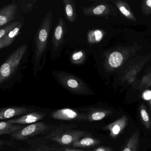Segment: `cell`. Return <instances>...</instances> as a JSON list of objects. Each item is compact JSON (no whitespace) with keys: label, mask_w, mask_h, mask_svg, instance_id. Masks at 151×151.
Here are the masks:
<instances>
[{"label":"cell","mask_w":151,"mask_h":151,"mask_svg":"<svg viewBox=\"0 0 151 151\" xmlns=\"http://www.w3.org/2000/svg\"><path fill=\"white\" fill-rule=\"evenodd\" d=\"M36 2L37 1L36 0L19 1L17 5L20 7L23 12L27 14L32 11Z\"/></svg>","instance_id":"cell-19"},{"label":"cell","mask_w":151,"mask_h":151,"mask_svg":"<svg viewBox=\"0 0 151 151\" xmlns=\"http://www.w3.org/2000/svg\"><path fill=\"white\" fill-rule=\"evenodd\" d=\"M139 142V132L137 130L129 139L122 151H138Z\"/></svg>","instance_id":"cell-16"},{"label":"cell","mask_w":151,"mask_h":151,"mask_svg":"<svg viewBox=\"0 0 151 151\" xmlns=\"http://www.w3.org/2000/svg\"><path fill=\"white\" fill-rule=\"evenodd\" d=\"M29 151H54L53 150L48 147H37L33 150H29Z\"/></svg>","instance_id":"cell-27"},{"label":"cell","mask_w":151,"mask_h":151,"mask_svg":"<svg viewBox=\"0 0 151 151\" xmlns=\"http://www.w3.org/2000/svg\"><path fill=\"white\" fill-rule=\"evenodd\" d=\"M54 151H85L82 149H75V148H69V147H63L56 150Z\"/></svg>","instance_id":"cell-26"},{"label":"cell","mask_w":151,"mask_h":151,"mask_svg":"<svg viewBox=\"0 0 151 151\" xmlns=\"http://www.w3.org/2000/svg\"><path fill=\"white\" fill-rule=\"evenodd\" d=\"M150 112H151V100L150 102Z\"/></svg>","instance_id":"cell-32"},{"label":"cell","mask_w":151,"mask_h":151,"mask_svg":"<svg viewBox=\"0 0 151 151\" xmlns=\"http://www.w3.org/2000/svg\"><path fill=\"white\" fill-rule=\"evenodd\" d=\"M45 116L46 113L36 111L24 115L19 117L8 120L7 122L12 124L22 125L32 124L39 122V121L43 119Z\"/></svg>","instance_id":"cell-7"},{"label":"cell","mask_w":151,"mask_h":151,"mask_svg":"<svg viewBox=\"0 0 151 151\" xmlns=\"http://www.w3.org/2000/svg\"><path fill=\"white\" fill-rule=\"evenodd\" d=\"M128 124V118L123 115L114 122L104 126L103 129L109 132V136L113 138L117 137L125 129Z\"/></svg>","instance_id":"cell-8"},{"label":"cell","mask_w":151,"mask_h":151,"mask_svg":"<svg viewBox=\"0 0 151 151\" xmlns=\"http://www.w3.org/2000/svg\"><path fill=\"white\" fill-rule=\"evenodd\" d=\"M93 151H113V149L108 147L101 146L96 147Z\"/></svg>","instance_id":"cell-25"},{"label":"cell","mask_w":151,"mask_h":151,"mask_svg":"<svg viewBox=\"0 0 151 151\" xmlns=\"http://www.w3.org/2000/svg\"><path fill=\"white\" fill-rule=\"evenodd\" d=\"M85 58V53L83 51H78L74 53L71 57V60L73 63L78 64L82 63Z\"/></svg>","instance_id":"cell-23"},{"label":"cell","mask_w":151,"mask_h":151,"mask_svg":"<svg viewBox=\"0 0 151 151\" xmlns=\"http://www.w3.org/2000/svg\"><path fill=\"white\" fill-rule=\"evenodd\" d=\"M33 109L24 107H10L2 108L0 109V120L13 119L16 116L29 114Z\"/></svg>","instance_id":"cell-9"},{"label":"cell","mask_w":151,"mask_h":151,"mask_svg":"<svg viewBox=\"0 0 151 151\" xmlns=\"http://www.w3.org/2000/svg\"><path fill=\"white\" fill-rule=\"evenodd\" d=\"M102 38V33L99 30H96L94 31L89 32L88 34V41L90 43H93L94 41L99 42Z\"/></svg>","instance_id":"cell-22"},{"label":"cell","mask_w":151,"mask_h":151,"mask_svg":"<svg viewBox=\"0 0 151 151\" xmlns=\"http://www.w3.org/2000/svg\"><path fill=\"white\" fill-rule=\"evenodd\" d=\"M140 119L145 127L148 129H151V118L149 116L148 110L145 105L140 106L139 109Z\"/></svg>","instance_id":"cell-18"},{"label":"cell","mask_w":151,"mask_h":151,"mask_svg":"<svg viewBox=\"0 0 151 151\" xmlns=\"http://www.w3.org/2000/svg\"><path fill=\"white\" fill-rule=\"evenodd\" d=\"M24 127L25 126L24 125L12 124L7 121L1 122H0V135H12Z\"/></svg>","instance_id":"cell-14"},{"label":"cell","mask_w":151,"mask_h":151,"mask_svg":"<svg viewBox=\"0 0 151 151\" xmlns=\"http://www.w3.org/2000/svg\"><path fill=\"white\" fill-rule=\"evenodd\" d=\"M76 126L74 124L61 125L51 132L47 138L61 145L69 146L80 139L90 135L85 131L73 129Z\"/></svg>","instance_id":"cell-2"},{"label":"cell","mask_w":151,"mask_h":151,"mask_svg":"<svg viewBox=\"0 0 151 151\" xmlns=\"http://www.w3.org/2000/svg\"><path fill=\"white\" fill-rule=\"evenodd\" d=\"M66 25L63 19L60 17L53 35L52 44L54 50L55 51H57L62 45L64 34L66 32Z\"/></svg>","instance_id":"cell-10"},{"label":"cell","mask_w":151,"mask_h":151,"mask_svg":"<svg viewBox=\"0 0 151 151\" xmlns=\"http://www.w3.org/2000/svg\"><path fill=\"white\" fill-rule=\"evenodd\" d=\"M143 98L146 100H149L151 99V91H146L143 93Z\"/></svg>","instance_id":"cell-29"},{"label":"cell","mask_w":151,"mask_h":151,"mask_svg":"<svg viewBox=\"0 0 151 151\" xmlns=\"http://www.w3.org/2000/svg\"><path fill=\"white\" fill-rule=\"evenodd\" d=\"M120 10L121 11V12L124 15L126 16H129L130 14V12H129L128 10H127L124 7L122 6L120 8Z\"/></svg>","instance_id":"cell-30"},{"label":"cell","mask_w":151,"mask_h":151,"mask_svg":"<svg viewBox=\"0 0 151 151\" xmlns=\"http://www.w3.org/2000/svg\"><path fill=\"white\" fill-rule=\"evenodd\" d=\"M147 5L148 6L151 7V0H147Z\"/></svg>","instance_id":"cell-31"},{"label":"cell","mask_w":151,"mask_h":151,"mask_svg":"<svg viewBox=\"0 0 151 151\" xmlns=\"http://www.w3.org/2000/svg\"><path fill=\"white\" fill-rule=\"evenodd\" d=\"M63 2L67 19L71 22H76L77 17L75 1L72 0H63Z\"/></svg>","instance_id":"cell-17"},{"label":"cell","mask_w":151,"mask_h":151,"mask_svg":"<svg viewBox=\"0 0 151 151\" xmlns=\"http://www.w3.org/2000/svg\"><path fill=\"white\" fill-rule=\"evenodd\" d=\"M106 9V7L104 5H100L93 9L92 12L94 14L101 15L102 14Z\"/></svg>","instance_id":"cell-24"},{"label":"cell","mask_w":151,"mask_h":151,"mask_svg":"<svg viewBox=\"0 0 151 151\" xmlns=\"http://www.w3.org/2000/svg\"><path fill=\"white\" fill-rule=\"evenodd\" d=\"M52 116L55 120L68 121H86L84 112H79L76 109L66 108L58 109L52 114Z\"/></svg>","instance_id":"cell-6"},{"label":"cell","mask_w":151,"mask_h":151,"mask_svg":"<svg viewBox=\"0 0 151 151\" xmlns=\"http://www.w3.org/2000/svg\"><path fill=\"white\" fill-rule=\"evenodd\" d=\"M27 51V46L24 45L15 51L0 68V84L8 79L17 69Z\"/></svg>","instance_id":"cell-4"},{"label":"cell","mask_w":151,"mask_h":151,"mask_svg":"<svg viewBox=\"0 0 151 151\" xmlns=\"http://www.w3.org/2000/svg\"><path fill=\"white\" fill-rule=\"evenodd\" d=\"M52 20V13L49 11L44 17L38 30L36 39V48L34 55V68L39 65L44 57L47 46Z\"/></svg>","instance_id":"cell-1"},{"label":"cell","mask_w":151,"mask_h":151,"mask_svg":"<svg viewBox=\"0 0 151 151\" xmlns=\"http://www.w3.org/2000/svg\"><path fill=\"white\" fill-rule=\"evenodd\" d=\"M49 129V125L43 122H37L25 126L23 129L11 135L14 139L23 140L43 133Z\"/></svg>","instance_id":"cell-5"},{"label":"cell","mask_w":151,"mask_h":151,"mask_svg":"<svg viewBox=\"0 0 151 151\" xmlns=\"http://www.w3.org/2000/svg\"><path fill=\"white\" fill-rule=\"evenodd\" d=\"M18 5L11 3L3 7L0 10V26L6 25L15 18Z\"/></svg>","instance_id":"cell-11"},{"label":"cell","mask_w":151,"mask_h":151,"mask_svg":"<svg viewBox=\"0 0 151 151\" xmlns=\"http://www.w3.org/2000/svg\"><path fill=\"white\" fill-rule=\"evenodd\" d=\"M21 21H18L16 22H13L11 23L8 25L2 28L0 30V39L2 38L4 36H6L8 33H9L11 31L14 30L15 28H16L22 22Z\"/></svg>","instance_id":"cell-21"},{"label":"cell","mask_w":151,"mask_h":151,"mask_svg":"<svg viewBox=\"0 0 151 151\" xmlns=\"http://www.w3.org/2000/svg\"><path fill=\"white\" fill-rule=\"evenodd\" d=\"M83 110L86 115V121L91 122L101 121L112 114L110 109L90 108Z\"/></svg>","instance_id":"cell-12"},{"label":"cell","mask_w":151,"mask_h":151,"mask_svg":"<svg viewBox=\"0 0 151 151\" xmlns=\"http://www.w3.org/2000/svg\"><path fill=\"white\" fill-rule=\"evenodd\" d=\"M60 84L70 93L77 95H88L89 88L83 80L65 71H59L55 75Z\"/></svg>","instance_id":"cell-3"},{"label":"cell","mask_w":151,"mask_h":151,"mask_svg":"<svg viewBox=\"0 0 151 151\" xmlns=\"http://www.w3.org/2000/svg\"><path fill=\"white\" fill-rule=\"evenodd\" d=\"M23 23L22 22L18 26L11 31L9 33L0 39V49H2L9 46L14 41L16 37L19 34L21 29L22 28Z\"/></svg>","instance_id":"cell-13"},{"label":"cell","mask_w":151,"mask_h":151,"mask_svg":"<svg viewBox=\"0 0 151 151\" xmlns=\"http://www.w3.org/2000/svg\"><path fill=\"white\" fill-rule=\"evenodd\" d=\"M15 143L14 142H11V141H6V140H3V139H1L0 141V145H1V147H2V146L7 145L8 146H14V145Z\"/></svg>","instance_id":"cell-28"},{"label":"cell","mask_w":151,"mask_h":151,"mask_svg":"<svg viewBox=\"0 0 151 151\" xmlns=\"http://www.w3.org/2000/svg\"><path fill=\"white\" fill-rule=\"evenodd\" d=\"M122 55L118 52H114L109 56V62L113 68H117L122 64Z\"/></svg>","instance_id":"cell-20"},{"label":"cell","mask_w":151,"mask_h":151,"mask_svg":"<svg viewBox=\"0 0 151 151\" xmlns=\"http://www.w3.org/2000/svg\"><path fill=\"white\" fill-rule=\"evenodd\" d=\"M100 142L98 139L87 136L74 142L72 146L74 147H91L97 145Z\"/></svg>","instance_id":"cell-15"}]
</instances>
